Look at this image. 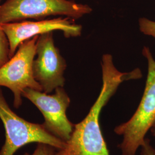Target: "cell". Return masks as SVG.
Segmentation results:
<instances>
[{"label":"cell","mask_w":155,"mask_h":155,"mask_svg":"<svg viewBox=\"0 0 155 155\" xmlns=\"http://www.w3.org/2000/svg\"><path fill=\"white\" fill-rule=\"evenodd\" d=\"M101 68L102 86L98 97L87 116L81 122L74 124L70 139L55 155H110L100 127V113L121 83L140 78L142 74L139 68L130 72L120 71L109 54L102 56Z\"/></svg>","instance_id":"1"},{"label":"cell","mask_w":155,"mask_h":155,"mask_svg":"<svg viewBox=\"0 0 155 155\" xmlns=\"http://www.w3.org/2000/svg\"><path fill=\"white\" fill-rule=\"evenodd\" d=\"M143 55L147 61L148 73L142 98L133 116L114 128V132L123 137L118 145L122 155H136L155 122V60L147 47L143 48Z\"/></svg>","instance_id":"2"},{"label":"cell","mask_w":155,"mask_h":155,"mask_svg":"<svg viewBox=\"0 0 155 155\" xmlns=\"http://www.w3.org/2000/svg\"><path fill=\"white\" fill-rule=\"evenodd\" d=\"M0 119L5 134V143L0 150V155H14L21 147L33 143L48 144L58 150L66 145V142L49 133L43 124L29 122L17 115L8 105L1 87Z\"/></svg>","instance_id":"3"},{"label":"cell","mask_w":155,"mask_h":155,"mask_svg":"<svg viewBox=\"0 0 155 155\" xmlns=\"http://www.w3.org/2000/svg\"><path fill=\"white\" fill-rule=\"evenodd\" d=\"M92 11L87 5L70 0H6L0 5V24L28 18L44 20L51 16L78 19Z\"/></svg>","instance_id":"4"},{"label":"cell","mask_w":155,"mask_h":155,"mask_svg":"<svg viewBox=\"0 0 155 155\" xmlns=\"http://www.w3.org/2000/svg\"><path fill=\"white\" fill-rule=\"evenodd\" d=\"M39 36L22 42L15 55L0 67V87L4 86L11 90L16 109L22 105V92L25 89L30 88L43 91L33 77L32 70Z\"/></svg>","instance_id":"5"},{"label":"cell","mask_w":155,"mask_h":155,"mask_svg":"<svg viewBox=\"0 0 155 155\" xmlns=\"http://www.w3.org/2000/svg\"><path fill=\"white\" fill-rule=\"evenodd\" d=\"M22 95L42 113L45 118L43 125L49 133L66 143L69 140L74 124L67 117V109L71 100L63 87L56 88L55 93L52 95L27 88L23 91Z\"/></svg>","instance_id":"6"},{"label":"cell","mask_w":155,"mask_h":155,"mask_svg":"<svg viewBox=\"0 0 155 155\" xmlns=\"http://www.w3.org/2000/svg\"><path fill=\"white\" fill-rule=\"evenodd\" d=\"M36 58L32 64L33 77L47 94L63 87L66 62L54 43L53 32L39 35L36 43Z\"/></svg>","instance_id":"7"},{"label":"cell","mask_w":155,"mask_h":155,"mask_svg":"<svg viewBox=\"0 0 155 155\" xmlns=\"http://www.w3.org/2000/svg\"><path fill=\"white\" fill-rule=\"evenodd\" d=\"M0 27L5 33L10 47V58L16 53L19 45L25 40L44 33L61 31L67 38L78 37L82 33V27L69 17H58L36 21H22L1 24Z\"/></svg>","instance_id":"8"},{"label":"cell","mask_w":155,"mask_h":155,"mask_svg":"<svg viewBox=\"0 0 155 155\" xmlns=\"http://www.w3.org/2000/svg\"><path fill=\"white\" fill-rule=\"evenodd\" d=\"M10 59L9 43L5 33L0 27V67Z\"/></svg>","instance_id":"9"},{"label":"cell","mask_w":155,"mask_h":155,"mask_svg":"<svg viewBox=\"0 0 155 155\" xmlns=\"http://www.w3.org/2000/svg\"><path fill=\"white\" fill-rule=\"evenodd\" d=\"M139 26L141 32L155 39V20H151L145 17L140 18Z\"/></svg>","instance_id":"10"},{"label":"cell","mask_w":155,"mask_h":155,"mask_svg":"<svg viewBox=\"0 0 155 155\" xmlns=\"http://www.w3.org/2000/svg\"><path fill=\"white\" fill-rule=\"evenodd\" d=\"M56 150L54 147L45 143H38L37 147L32 154L25 153L22 155H55Z\"/></svg>","instance_id":"11"},{"label":"cell","mask_w":155,"mask_h":155,"mask_svg":"<svg viewBox=\"0 0 155 155\" xmlns=\"http://www.w3.org/2000/svg\"><path fill=\"white\" fill-rule=\"evenodd\" d=\"M141 147V155H155V148L151 145L149 139L145 138Z\"/></svg>","instance_id":"12"},{"label":"cell","mask_w":155,"mask_h":155,"mask_svg":"<svg viewBox=\"0 0 155 155\" xmlns=\"http://www.w3.org/2000/svg\"><path fill=\"white\" fill-rule=\"evenodd\" d=\"M150 130L152 134L155 137V122L153 124V125L152 126V127H150Z\"/></svg>","instance_id":"13"},{"label":"cell","mask_w":155,"mask_h":155,"mask_svg":"<svg viewBox=\"0 0 155 155\" xmlns=\"http://www.w3.org/2000/svg\"><path fill=\"white\" fill-rule=\"evenodd\" d=\"M2 1V0H0V5L1 4V2Z\"/></svg>","instance_id":"14"}]
</instances>
